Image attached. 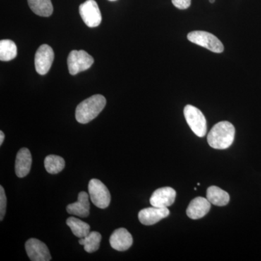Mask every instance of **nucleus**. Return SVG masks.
<instances>
[{
	"label": "nucleus",
	"instance_id": "9b49d317",
	"mask_svg": "<svg viewBox=\"0 0 261 261\" xmlns=\"http://www.w3.org/2000/svg\"><path fill=\"white\" fill-rule=\"evenodd\" d=\"M176 196V191L171 187H162L153 192L149 202L153 207H168L173 205Z\"/></svg>",
	"mask_w": 261,
	"mask_h": 261
},
{
	"label": "nucleus",
	"instance_id": "2eb2a0df",
	"mask_svg": "<svg viewBox=\"0 0 261 261\" xmlns=\"http://www.w3.org/2000/svg\"><path fill=\"white\" fill-rule=\"evenodd\" d=\"M66 211L68 214L79 217H88L90 211L88 194L85 192H81L78 195V201L67 206Z\"/></svg>",
	"mask_w": 261,
	"mask_h": 261
},
{
	"label": "nucleus",
	"instance_id": "b1692460",
	"mask_svg": "<svg viewBox=\"0 0 261 261\" xmlns=\"http://www.w3.org/2000/svg\"><path fill=\"white\" fill-rule=\"evenodd\" d=\"M5 140V134L3 133V130L0 132V145H3V142Z\"/></svg>",
	"mask_w": 261,
	"mask_h": 261
},
{
	"label": "nucleus",
	"instance_id": "412c9836",
	"mask_svg": "<svg viewBox=\"0 0 261 261\" xmlns=\"http://www.w3.org/2000/svg\"><path fill=\"white\" fill-rule=\"evenodd\" d=\"M17 56V47L13 41L4 39L0 42V60L10 61Z\"/></svg>",
	"mask_w": 261,
	"mask_h": 261
},
{
	"label": "nucleus",
	"instance_id": "9d476101",
	"mask_svg": "<svg viewBox=\"0 0 261 261\" xmlns=\"http://www.w3.org/2000/svg\"><path fill=\"white\" fill-rule=\"evenodd\" d=\"M168 207H147L139 213V220L142 224L151 226L159 222L161 220L169 216Z\"/></svg>",
	"mask_w": 261,
	"mask_h": 261
},
{
	"label": "nucleus",
	"instance_id": "f257e3e1",
	"mask_svg": "<svg viewBox=\"0 0 261 261\" xmlns=\"http://www.w3.org/2000/svg\"><path fill=\"white\" fill-rule=\"evenodd\" d=\"M235 137V128L230 122L216 123L207 135V142L213 148L227 149L232 145Z\"/></svg>",
	"mask_w": 261,
	"mask_h": 261
},
{
	"label": "nucleus",
	"instance_id": "20e7f679",
	"mask_svg": "<svg viewBox=\"0 0 261 261\" xmlns=\"http://www.w3.org/2000/svg\"><path fill=\"white\" fill-rule=\"evenodd\" d=\"M190 42L206 48L216 53H221L224 47L221 41L214 34L202 31H194L187 35Z\"/></svg>",
	"mask_w": 261,
	"mask_h": 261
},
{
	"label": "nucleus",
	"instance_id": "f3484780",
	"mask_svg": "<svg viewBox=\"0 0 261 261\" xmlns=\"http://www.w3.org/2000/svg\"><path fill=\"white\" fill-rule=\"evenodd\" d=\"M31 10L36 15L42 17H49L53 13L51 0H28Z\"/></svg>",
	"mask_w": 261,
	"mask_h": 261
},
{
	"label": "nucleus",
	"instance_id": "6e6552de",
	"mask_svg": "<svg viewBox=\"0 0 261 261\" xmlns=\"http://www.w3.org/2000/svg\"><path fill=\"white\" fill-rule=\"evenodd\" d=\"M54 51L47 44H43L37 49L35 56L36 70L39 74H47L54 61Z\"/></svg>",
	"mask_w": 261,
	"mask_h": 261
},
{
	"label": "nucleus",
	"instance_id": "4be33fe9",
	"mask_svg": "<svg viewBox=\"0 0 261 261\" xmlns=\"http://www.w3.org/2000/svg\"><path fill=\"white\" fill-rule=\"evenodd\" d=\"M7 197L3 186H0V220L3 221L6 213Z\"/></svg>",
	"mask_w": 261,
	"mask_h": 261
},
{
	"label": "nucleus",
	"instance_id": "5701e85b",
	"mask_svg": "<svg viewBox=\"0 0 261 261\" xmlns=\"http://www.w3.org/2000/svg\"><path fill=\"white\" fill-rule=\"evenodd\" d=\"M173 5L180 10H185L190 8L191 5V0H171Z\"/></svg>",
	"mask_w": 261,
	"mask_h": 261
},
{
	"label": "nucleus",
	"instance_id": "4468645a",
	"mask_svg": "<svg viewBox=\"0 0 261 261\" xmlns=\"http://www.w3.org/2000/svg\"><path fill=\"white\" fill-rule=\"evenodd\" d=\"M211 203L207 198L196 197L187 209V215L192 219H200L208 214Z\"/></svg>",
	"mask_w": 261,
	"mask_h": 261
},
{
	"label": "nucleus",
	"instance_id": "393cba45",
	"mask_svg": "<svg viewBox=\"0 0 261 261\" xmlns=\"http://www.w3.org/2000/svg\"><path fill=\"white\" fill-rule=\"evenodd\" d=\"M210 3H215V0H210Z\"/></svg>",
	"mask_w": 261,
	"mask_h": 261
},
{
	"label": "nucleus",
	"instance_id": "ddd939ff",
	"mask_svg": "<svg viewBox=\"0 0 261 261\" xmlns=\"http://www.w3.org/2000/svg\"><path fill=\"white\" fill-rule=\"evenodd\" d=\"M32 157L28 148H21L18 151L15 160V173L19 178L27 176L32 168Z\"/></svg>",
	"mask_w": 261,
	"mask_h": 261
},
{
	"label": "nucleus",
	"instance_id": "f03ea898",
	"mask_svg": "<svg viewBox=\"0 0 261 261\" xmlns=\"http://www.w3.org/2000/svg\"><path fill=\"white\" fill-rule=\"evenodd\" d=\"M106 106V99L101 94H95L87 98L77 106L75 118L79 123L86 124L92 121Z\"/></svg>",
	"mask_w": 261,
	"mask_h": 261
},
{
	"label": "nucleus",
	"instance_id": "a211bd4d",
	"mask_svg": "<svg viewBox=\"0 0 261 261\" xmlns=\"http://www.w3.org/2000/svg\"><path fill=\"white\" fill-rule=\"evenodd\" d=\"M66 224L69 226L73 234L77 238H85L91 232L90 226L87 223L84 222L77 218H68L67 219Z\"/></svg>",
	"mask_w": 261,
	"mask_h": 261
},
{
	"label": "nucleus",
	"instance_id": "39448f33",
	"mask_svg": "<svg viewBox=\"0 0 261 261\" xmlns=\"http://www.w3.org/2000/svg\"><path fill=\"white\" fill-rule=\"evenodd\" d=\"M89 196L94 205L105 209L111 203V196L108 187L99 180L92 178L88 186Z\"/></svg>",
	"mask_w": 261,
	"mask_h": 261
},
{
	"label": "nucleus",
	"instance_id": "f8f14e48",
	"mask_svg": "<svg viewBox=\"0 0 261 261\" xmlns=\"http://www.w3.org/2000/svg\"><path fill=\"white\" fill-rule=\"evenodd\" d=\"M110 244L114 250L126 251L132 247L133 238L128 230L120 228L115 230L110 238Z\"/></svg>",
	"mask_w": 261,
	"mask_h": 261
},
{
	"label": "nucleus",
	"instance_id": "a878e982",
	"mask_svg": "<svg viewBox=\"0 0 261 261\" xmlns=\"http://www.w3.org/2000/svg\"><path fill=\"white\" fill-rule=\"evenodd\" d=\"M108 1L115 2L116 1V0H108Z\"/></svg>",
	"mask_w": 261,
	"mask_h": 261
},
{
	"label": "nucleus",
	"instance_id": "6ab92c4d",
	"mask_svg": "<svg viewBox=\"0 0 261 261\" xmlns=\"http://www.w3.org/2000/svg\"><path fill=\"white\" fill-rule=\"evenodd\" d=\"M102 235L97 231H91L87 237L80 238V245H84V250L89 253L97 251L99 248Z\"/></svg>",
	"mask_w": 261,
	"mask_h": 261
},
{
	"label": "nucleus",
	"instance_id": "0eeeda50",
	"mask_svg": "<svg viewBox=\"0 0 261 261\" xmlns=\"http://www.w3.org/2000/svg\"><path fill=\"white\" fill-rule=\"evenodd\" d=\"M80 13L84 23L90 28L97 27L102 22V14L94 0H87L80 6Z\"/></svg>",
	"mask_w": 261,
	"mask_h": 261
},
{
	"label": "nucleus",
	"instance_id": "423d86ee",
	"mask_svg": "<svg viewBox=\"0 0 261 261\" xmlns=\"http://www.w3.org/2000/svg\"><path fill=\"white\" fill-rule=\"evenodd\" d=\"M93 63L94 58L84 50H73L68 56V70L73 75L88 70Z\"/></svg>",
	"mask_w": 261,
	"mask_h": 261
},
{
	"label": "nucleus",
	"instance_id": "dca6fc26",
	"mask_svg": "<svg viewBox=\"0 0 261 261\" xmlns=\"http://www.w3.org/2000/svg\"><path fill=\"white\" fill-rule=\"evenodd\" d=\"M206 196L209 202L216 206L226 205L230 200L229 195L227 192L216 186L209 187Z\"/></svg>",
	"mask_w": 261,
	"mask_h": 261
},
{
	"label": "nucleus",
	"instance_id": "aec40b11",
	"mask_svg": "<svg viewBox=\"0 0 261 261\" xmlns=\"http://www.w3.org/2000/svg\"><path fill=\"white\" fill-rule=\"evenodd\" d=\"M65 163L64 159L61 156L50 154L44 160V167L47 171L51 174H56L61 172L64 169Z\"/></svg>",
	"mask_w": 261,
	"mask_h": 261
},
{
	"label": "nucleus",
	"instance_id": "1a4fd4ad",
	"mask_svg": "<svg viewBox=\"0 0 261 261\" xmlns=\"http://www.w3.org/2000/svg\"><path fill=\"white\" fill-rule=\"evenodd\" d=\"M27 255L32 261H49L51 257L47 245L37 239H29L25 245Z\"/></svg>",
	"mask_w": 261,
	"mask_h": 261
},
{
	"label": "nucleus",
	"instance_id": "7ed1b4c3",
	"mask_svg": "<svg viewBox=\"0 0 261 261\" xmlns=\"http://www.w3.org/2000/svg\"><path fill=\"white\" fill-rule=\"evenodd\" d=\"M185 119L192 132L199 137H205L207 133V121L203 113L198 108L188 105L184 109Z\"/></svg>",
	"mask_w": 261,
	"mask_h": 261
}]
</instances>
